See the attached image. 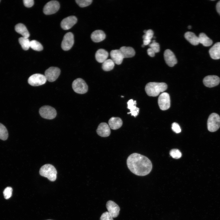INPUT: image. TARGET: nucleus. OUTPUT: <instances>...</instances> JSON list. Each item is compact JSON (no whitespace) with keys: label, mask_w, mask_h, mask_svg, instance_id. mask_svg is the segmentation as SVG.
<instances>
[{"label":"nucleus","mask_w":220,"mask_h":220,"mask_svg":"<svg viewBox=\"0 0 220 220\" xmlns=\"http://www.w3.org/2000/svg\"><path fill=\"white\" fill-rule=\"evenodd\" d=\"M127 167L133 174L144 176L149 174L152 170V165L151 161L146 156L134 153L130 155L127 160Z\"/></svg>","instance_id":"f257e3e1"},{"label":"nucleus","mask_w":220,"mask_h":220,"mask_svg":"<svg viewBox=\"0 0 220 220\" xmlns=\"http://www.w3.org/2000/svg\"><path fill=\"white\" fill-rule=\"evenodd\" d=\"M167 87V84L164 82H150L146 85L145 90L148 96L156 97L166 90Z\"/></svg>","instance_id":"f03ea898"},{"label":"nucleus","mask_w":220,"mask_h":220,"mask_svg":"<svg viewBox=\"0 0 220 220\" xmlns=\"http://www.w3.org/2000/svg\"><path fill=\"white\" fill-rule=\"evenodd\" d=\"M57 173L55 167L53 165L49 164L42 166L39 170V174L41 176L47 178L51 182L55 181Z\"/></svg>","instance_id":"7ed1b4c3"},{"label":"nucleus","mask_w":220,"mask_h":220,"mask_svg":"<svg viewBox=\"0 0 220 220\" xmlns=\"http://www.w3.org/2000/svg\"><path fill=\"white\" fill-rule=\"evenodd\" d=\"M220 127V116L216 113H213L209 116L207 121V128L210 132L216 131Z\"/></svg>","instance_id":"20e7f679"},{"label":"nucleus","mask_w":220,"mask_h":220,"mask_svg":"<svg viewBox=\"0 0 220 220\" xmlns=\"http://www.w3.org/2000/svg\"><path fill=\"white\" fill-rule=\"evenodd\" d=\"M72 85L74 91L78 94H84L88 91V86L84 80L81 78H79L75 80Z\"/></svg>","instance_id":"39448f33"},{"label":"nucleus","mask_w":220,"mask_h":220,"mask_svg":"<svg viewBox=\"0 0 220 220\" xmlns=\"http://www.w3.org/2000/svg\"><path fill=\"white\" fill-rule=\"evenodd\" d=\"M39 112L42 117L47 119H53L57 115L55 109L48 105H45L41 107L39 109Z\"/></svg>","instance_id":"423d86ee"},{"label":"nucleus","mask_w":220,"mask_h":220,"mask_svg":"<svg viewBox=\"0 0 220 220\" xmlns=\"http://www.w3.org/2000/svg\"><path fill=\"white\" fill-rule=\"evenodd\" d=\"M46 81L44 75L37 73L31 75L28 79V82L32 86H38L44 84Z\"/></svg>","instance_id":"0eeeda50"},{"label":"nucleus","mask_w":220,"mask_h":220,"mask_svg":"<svg viewBox=\"0 0 220 220\" xmlns=\"http://www.w3.org/2000/svg\"><path fill=\"white\" fill-rule=\"evenodd\" d=\"M60 73L61 70L59 68L51 67L46 70L44 75L47 80L50 82H53L57 79Z\"/></svg>","instance_id":"6e6552de"},{"label":"nucleus","mask_w":220,"mask_h":220,"mask_svg":"<svg viewBox=\"0 0 220 220\" xmlns=\"http://www.w3.org/2000/svg\"><path fill=\"white\" fill-rule=\"evenodd\" d=\"M158 104L160 109L165 110L170 107V101L169 95L167 93L163 92L159 96Z\"/></svg>","instance_id":"1a4fd4ad"},{"label":"nucleus","mask_w":220,"mask_h":220,"mask_svg":"<svg viewBox=\"0 0 220 220\" xmlns=\"http://www.w3.org/2000/svg\"><path fill=\"white\" fill-rule=\"evenodd\" d=\"M60 7V4L57 1L52 0L47 2L44 6L43 11L46 15H50L57 12Z\"/></svg>","instance_id":"9d476101"},{"label":"nucleus","mask_w":220,"mask_h":220,"mask_svg":"<svg viewBox=\"0 0 220 220\" xmlns=\"http://www.w3.org/2000/svg\"><path fill=\"white\" fill-rule=\"evenodd\" d=\"M74 43V35L71 32L66 33L64 35L61 44L62 49L65 51L70 50Z\"/></svg>","instance_id":"9b49d317"},{"label":"nucleus","mask_w":220,"mask_h":220,"mask_svg":"<svg viewBox=\"0 0 220 220\" xmlns=\"http://www.w3.org/2000/svg\"><path fill=\"white\" fill-rule=\"evenodd\" d=\"M220 82L219 77L215 75H209L205 77L203 82L206 87L211 88L218 85Z\"/></svg>","instance_id":"f8f14e48"},{"label":"nucleus","mask_w":220,"mask_h":220,"mask_svg":"<svg viewBox=\"0 0 220 220\" xmlns=\"http://www.w3.org/2000/svg\"><path fill=\"white\" fill-rule=\"evenodd\" d=\"M164 57L166 63L170 67H173L177 63L174 54L169 49H167L164 51Z\"/></svg>","instance_id":"ddd939ff"},{"label":"nucleus","mask_w":220,"mask_h":220,"mask_svg":"<svg viewBox=\"0 0 220 220\" xmlns=\"http://www.w3.org/2000/svg\"><path fill=\"white\" fill-rule=\"evenodd\" d=\"M77 18L74 16H70L63 19L61 22V25L64 30L70 29L77 22Z\"/></svg>","instance_id":"4468645a"},{"label":"nucleus","mask_w":220,"mask_h":220,"mask_svg":"<svg viewBox=\"0 0 220 220\" xmlns=\"http://www.w3.org/2000/svg\"><path fill=\"white\" fill-rule=\"evenodd\" d=\"M106 207L108 212L113 218H116L118 216L120 209L115 202L112 200L108 201L106 203Z\"/></svg>","instance_id":"2eb2a0df"},{"label":"nucleus","mask_w":220,"mask_h":220,"mask_svg":"<svg viewBox=\"0 0 220 220\" xmlns=\"http://www.w3.org/2000/svg\"><path fill=\"white\" fill-rule=\"evenodd\" d=\"M97 134L99 136L103 137H107L111 134L110 127L106 123H100L96 130Z\"/></svg>","instance_id":"dca6fc26"},{"label":"nucleus","mask_w":220,"mask_h":220,"mask_svg":"<svg viewBox=\"0 0 220 220\" xmlns=\"http://www.w3.org/2000/svg\"><path fill=\"white\" fill-rule=\"evenodd\" d=\"M110 55L111 59L115 64L118 65L121 64L124 58L119 50H113L111 51Z\"/></svg>","instance_id":"f3484780"},{"label":"nucleus","mask_w":220,"mask_h":220,"mask_svg":"<svg viewBox=\"0 0 220 220\" xmlns=\"http://www.w3.org/2000/svg\"><path fill=\"white\" fill-rule=\"evenodd\" d=\"M211 57L214 60L220 59V42H217L210 49L209 51Z\"/></svg>","instance_id":"a211bd4d"},{"label":"nucleus","mask_w":220,"mask_h":220,"mask_svg":"<svg viewBox=\"0 0 220 220\" xmlns=\"http://www.w3.org/2000/svg\"><path fill=\"white\" fill-rule=\"evenodd\" d=\"M108 123L111 129L116 130L121 127L123 124V121L119 117H113L109 119Z\"/></svg>","instance_id":"6ab92c4d"},{"label":"nucleus","mask_w":220,"mask_h":220,"mask_svg":"<svg viewBox=\"0 0 220 220\" xmlns=\"http://www.w3.org/2000/svg\"><path fill=\"white\" fill-rule=\"evenodd\" d=\"M106 37L104 32L101 30H96L93 31L91 35L92 40L95 42H98L103 40Z\"/></svg>","instance_id":"aec40b11"},{"label":"nucleus","mask_w":220,"mask_h":220,"mask_svg":"<svg viewBox=\"0 0 220 220\" xmlns=\"http://www.w3.org/2000/svg\"><path fill=\"white\" fill-rule=\"evenodd\" d=\"M128 109L130 110V112L127 113V114H131L132 116L136 117L138 116L139 112V109L136 106V101L131 99L127 102Z\"/></svg>","instance_id":"412c9836"},{"label":"nucleus","mask_w":220,"mask_h":220,"mask_svg":"<svg viewBox=\"0 0 220 220\" xmlns=\"http://www.w3.org/2000/svg\"><path fill=\"white\" fill-rule=\"evenodd\" d=\"M108 53L105 50L100 49L98 50L96 53L95 57L97 61L100 63H103L107 59Z\"/></svg>","instance_id":"4be33fe9"},{"label":"nucleus","mask_w":220,"mask_h":220,"mask_svg":"<svg viewBox=\"0 0 220 220\" xmlns=\"http://www.w3.org/2000/svg\"><path fill=\"white\" fill-rule=\"evenodd\" d=\"M185 38L190 43L194 46L198 45L199 43L198 37H197L193 32L190 31L186 32L185 35Z\"/></svg>","instance_id":"5701e85b"},{"label":"nucleus","mask_w":220,"mask_h":220,"mask_svg":"<svg viewBox=\"0 0 220 220\" xmlns=\"http://www.w3.org/2000/svg\"><path fill=\"white\" fill-rule=\"evenodd\" d=\"M124 58H130L134 57L135 54L134 49L131 47L123 46L119 49Z\"/></svg>","instance_id":"b1692460"},{"label":"nucleus","mask_w":220,"mask_h":220,"mask_svg":"<svg viewBox=\"0 0 220 220\" xmlns=\"http://www.w3.org/2000/svg\"><path fill=\"white\" fill-rule=\"evenodd\" d=\"M15 30L24 37L28 38L30 36V34L26 27L22 24H17L15 26Z\"/></svg>","instance_id":"393cba45"},{"label":"nucleus","mask_w":220,"mask_h":220,"mask_svg":"<svg viewBox=\"0 0 220 220\" xmlns=\"http://www.w3.org/2000/svg\"><path fill=\"white\" fill-rule=\"evenodd\" d=\"M198 38L199 43L204 46H209L212 44V40L204 33L200 34Z\"/></svg>","instance_id":"a878e982"},{"label":"nucleus","mask_w":220,"mask_h":220,"mask_svg":"<svg viewBox=\"0 0 220 220\" xmlns=\"http://www.w3.org/2000/svg\"><path fill=\"white\" fill-rule=\"evenodd\" d=\"M115 66V63L111 59H107L102 64V68L105 71H109L112 70Z\"/></svg>","instance_id":"bb28decb"},{"label":"nucleus","mask_w":220,"mask_h":220,"mask_svg":"<svg viewBox=\"0 0 220 220\" xmlns=\"http://www.w3.org/2000/svg\"><path fill=\"white\" fill-rule=\"evenodd\" d=\"M19 42L22 49L25 50H28L30 47V41L27 38L20 37L19 39Z\"/></svg>","instance_id":"cd10ccee"},{"label":"nucleus","mask_w":220,"mask_h":220,"mask_svg":"<svg viewBox=\"0 0 220 220\" xmlns=\"http://www.w3.org/2000/svg\"><path fill=\"white\" fill-rule=\"evenodd\" d=\"M30 47L33 50L37 51H41L43 49V47L42 44L35 40L30 41Z\"/></svg>","instance_id":"c85d7f7f"},{"label":"nucleus","mask_w":220,"mask_h":220,"mask_svg":"<svg viewBox=\"0 0 220 220\" xmlns=\"http://www.w3.org/2000/svg\"><path fill=\"white\" fill-rule=\"evenodd\" d=\"M8 137V134L7 129L3 125L0 123V139L6 140Z\"/></svg>","instance_id":"c756f323"},{"label":"nucleus","mask_w":220,"mask_h":220,"mask_svg":"<svg viewBox=\"0 0 220 220\" xmlns=\"http://www.w3.org/2000/svg\"><path fill=\"white\" fill-rule=\"evenodd\" d=\"M170 156L173 158L178 159L182 156V153L177 149H173L170 150Z\"/></svg>","instance_id":"7c9ffc66"},{"label":"nucleus","mask_w":220,"mask_h":220,"mask_svg":"<svg viewBox=\"0 0 220 220\" xmlns=\"http://www.w3.org/2000/svg\"><path fill=\"white\" fill-rule=\"evenodd\" d=\"M92 0H76L77 4L81 7H84L90 5L92 2Z\"/></svg>","instance_id":"2f4dec72"},{"label":"nucleus","mask_w":220,"mask_h":220,"mask_svg":"<svg viewBox=\"0 0 220 220\" xmlns=\"http://www.w3.org/2000/svg\"><path fill=\"white\" fill-rule=\"evenodd\" d=\"M144 32L145 34L142 36L143 39H151L153 37L154 32L151 29L145 30Z\"/></svg>","instance_id":"473e14b6"},{"label":"nucleus","mask_w":220,"mask_h":220,"mask_svg":"<svg viewBox=\"0 0 220 220\" xmlns=\"http://www.w3.org/2000/svg\"><path fill=\"white\" fill-rule=\"evenodd\" d=\"M12 191L13 189L10 187H7L4 189L3 193L5 199H8L11 196Z\"/></svg>","instance_id":"72a5a7b5"},{"label":"nucleus","mask_w":220,"mask_h":220,"mask_svg":"<svg viewBox=\"0 0 220 220\" xmlns=\"http://www.w3.org/2000/svg\"><path fill=\"white\" fill-rule=\"evenodd\" d=\"M149 46L156 53H157L160 52V46L159 44L156 42H152L149 44Z\"/></svg>","instance_id":"f704fd0d"},{"label":"nucleus","mask_w":220,"mask_h":220,"mask_svg":"<svg viewBox=\"0 0 220 220\" xmlns=\"http://www.w3.org/2000/svg\"><path fill=\"white\" fill-rule=\"evenodd\" d=\"M100 220H113V217L110 214L108 211H106L101 215Z\"/></svg>","instance_id":"c9c22d12"},{"label":"nucleus","mask_w":220,"mask_h":220,"mask_svg":"<svg viewBox=\"0 0 220 220\" xmlns=\"http://www.w3.org/2000/svg\"><path fill=\"white\" fill-rule=\"evenodd\" d=\"M172 130L176 133H180L181 130L179 125L176 123H174L172 124Z\"/></svg>","instance_id":"e433bc0d"},{"label":"nucleus","mask_w":220,"mask_h":220,"mask_svg":"<svg viewBox=\"0 0 220 220\" xmlns=\"http://www.w3.org/2000/svg\"><path fill=\"white\" fill-rule=\"evenodd\" d=\"M23 1L24 6L27 7H31L34 4L33 0H24Z\"/></svg>","instance_id":"4c0bfd02"},{"label":"nucleus","mask_w":220,"mask_h":220,"mask_svg":"<svg viewBox=\"0 0 220 220\" xmlns=\"http://www.w3.org/2000/svg\"><path fill=\"white\" fill-rule=\"evenodd\" d=\"M148 55L150 57H153L155 55V53L150 48H148L147 50Z\"/></svg>","instance_id":"58836bf2"},{"label":"nucleus","mask_w":220,"mask_h":220,"mask_svg":"<svg viewBox=\"0 0 220 220\" xmlns=\"http://www.w3.org/2000/svg\"><path fill=\"white\" fill-rule=\"evenodd\" d=\"M216 9L217 12L220 15V1H219L216 4Z\"/></svg>","instance_id":"ea45409f"},{"label":"nucleus","mask_w":220,"mask_h":220,"mask_svg":"<svg viewBox=\"0 0 220 220\" xmlns=\"http://www.w3.org/2000/svg\"><path fill=\"white\" fill-rule=\"evenodd\" d=\"M151 39H145L143 40V44L145 46L150 44Z\"/></svg>","instance_id":"a19ab883"},{"label":"nucleus","mask_w":220,"mask_h":220,"mask_svg":"<svg viewBox=\"0 0 220 220\" xmlns=\"http://www.w3.org/2000/svg\"><path fill=\"white\" fill-rule=\"evenodd\" d=\"M188 28V29H190L192 27L191 25H189Z\"/></svg>","instance_id":"79ce46f5"},{"label":"nucleus","mask_w":220,"mask_h":220,"mask_svg":"<svg viewBox=\"0 0 220 220\" xmlns=\"http://www.w3.org/2000/svg\"><path fill=\"white\" fill-rule=\"evenodd\" d=\"M142 47H145V46L143 44L142 45Z\"/></svg>","instance_id":"37998d69"},{"label":"nucleus","mask_w":220,"mask_h":220,"mask_svg":"<svg viewBox=\"0 0 220 220\" xmlns=\"http://www.w3.org/2000/svg\"><path fill=\"white\" fill-rule=\"evenodd\" d=\"M121 97H124V96H121Z\"/></svg>","instance_id":"c03bdc74"},{"label":"nucleus","mask_w":220,"mask_h":220,"mask_svg":"<svg viewBox=\"0 0 220 220\" xmlns=\"http://www.w3.org/2000/svg\"><path fill=\"white\" fill-rule=\"evenodd\" d=\"M51 220V219H48V220Z\"/></svg>","instance_id":"a18cd8bd"},{"label":"nucleus","mask_w":220,"mask_h":220,"mask_svg":"<svg viewBox=\"0 0 220 220\" xmlns=\"http://www.w3.org/2000/svg\"></svg>","instance_id":"49530a36"}]
</instances>
